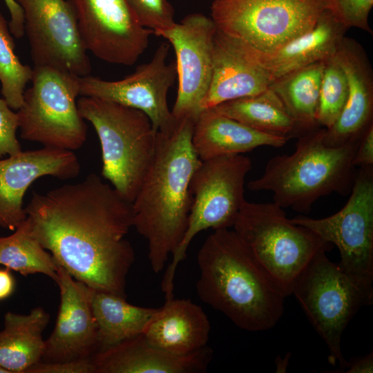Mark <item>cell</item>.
I'll list each match as a JSON object with an SVG mask.
<instances>
[{
  "label": "cell",
  "mask_w": 373,
  "mask_h": 373,
  "mask_svg": "<svg viewBox=\"0 0 373 373\" xmlns=\"http://www.w3.org/2000/svg\"><path fill=\"white\" fill-rule=\"evenodd\" d=\"M140 23L153 32L173 26L174 9L168 0H125Z\"/></svg>",
  "instance_id": "31"
},
{
  "label": "cell",
  "mask_w": 373,
  "mask_h": 373,
  "mask_svg": "<svg viewBox=\"0 0 373 373\" xmlns=\"http://www.w3.org/2000/svg\"><path fill=\"white\" fill-rule=\"evenodd\" d=\"M251 169L248 157L230 155L202 161L193 173L189 186L192 204L186 229L162 281L165 299L173 297L176 269L186 258L194 237L207 229L233 227L245 200V180Z\"/></svg>",
  "instance_id": "7"
},
{
  "label": "cell",
  "mask_w": 373,
  "mask_h": 373,
  "mask_svg": "<svg viewBox=\"0 0 373 373\" xmlns=\"http://www.w3.org/2000/svg\"><path fill=\"white\" fill-rule=\"evenodd\" d=\"M352 162L355 167L373 166V125L361 138Z\"/></svg>",
  "instance_id": "35"
},
{
  "label": "cell",
  "mask_w": 373,
  "mask_h": 373,
  "mask_svg": "<svg viewBox=\"0 0 373 373\" xmlns=\"http://www.w3.org/2000/svg\"><path fill=\"white\" fill-rule=\"evenodd\" d=\"M212 356L207 345L187 354L169 352L141 334L97 351L91 360L95 373H202Z\"/></svg>",
  "instance_id": "20"
},
{
  "label": "cell",
  "mask_w": 373,
  "mask_h": 373,
  "mask_svg": "<svg viewBox=\"0 0 373 373\" xmlns=\"http://www.w3.org/2000/svg\"><path fill=\"white\" fill-rule=\"evenodd\" d=\"M232 227L286 296L311 260L332 249V244L316 233L292 222L283 208L274 202L245 200Z\"/></svg>",
  "instance_id": "6"
},
{
  "label": "cell",
  "mask_w": 373,
  "mask_h": 373,
  "mask_svg": "<svg viewBox=\"0 0 373 373\" xmlns=\"http://www.w3.org/2000/svg\"><path fill=\"white\" fill-rule=\"evenodd\" d=\"M347 30L325 9L311 30L271 52H262L244 43L252 59L273 82L291 71L333 57Z\"/></svg>",
  "instance_id": "21"
},
{
  "label": "cell",
  "mask_w": 373,
  "mask_h": 373,
  "mask_svg": "<svg viewBox=\"0 0 373 373\" xmlns=\"http://www.w3.org/2000/svg\"><path fill=\"white\" fill-rule=\"evenodd\" d=\"M294 294L314 329L324 341L329 362L345 370L350 363L341 351V338L358 309L373 300V293L360 287L326 251L316 254L295 279Z\"/></svg>",
  "instance_id": "8"
},
{
  "label": "cell",
  "mask_w": 373,
  "mask_h": 373,
  "mask_svg": "<svg viewBox=\"0 0 373 373\" xmlns=\"http://www.w3.org/2000/svg\"><path fill=\"white\" fill-rule=\"evenodd\" d=\"M289 140L265 133L217 112L205 108L193 126L192 144L201 161L240 155L260 146H283Z\"/></svg>",
  "instance_id": "23"
},
{
  "label": "cell",
  "mask_w": 373,
  "mask_h": 373,
  "mask_svg": "<svg viewBox=\"0 0 373 373\" xmlns=\"http://www.w3.org/2000/svg\"><path fill=\"white\" fill-rule=\"evenodd\" d=\"M290 220L336 245L341 268L354 283L373 293V166L356 171L350 198L336 213L318 219L298 216Z\"/></svg>",
  "instance_id": "11"
},
{
  "label": "cell",
  "mask_w": 373,
  "mask_h": 373,
  "mask_svg": "<svg viewBox=\"0 0 373 373\" xmlns=\"http://www.w3.org/2000/svg\"><path fill=\"white\" fill-rule=\"evenodd\" d=\"M213 108L258 131L289 140L305 133L269 88L255 95L221 103Z\"/></svg>",
  "instance_id": "25"
},
{
  "label": "cell",
  "mask_w": 373,
  "mask_h": 373,
  "mask_svg": "<svg viewBox=\"0 0 373 373\" xmlns=\"http://www.w3.org/2000/svg\"><path fill=\"white\" fill-rule=\"evenodd\" d=\"M347 94L345 73L334 55L324 64L316 117L320 127L327 128L335 122L346 102Z\"/></svg>",
  "instance_id": "30"
},
{
  "label": "cell",
  "mask_w": 373,
  "mask_h": 373,
  "mask_svg": "<svg viewBox=\"0 0 373 373\" xmlns=\"http://www.w3.org/2000/svg\"><path fill=\"white\" fill-rule=\"evenodd\" d=\"M32 86L25 90L17 111L21 137L44 147L80 149L87 126L79 113V77L44 66H34Z\"/></svg>",
  "instance_id": "9"
},
{
  "label": "cell",
  "mask_w": 373,
  "mask_h": 373,
  "mask_svg": "<svg viewBox=\"0 0 373 373\" xmlns=\"http://www.w3.org/2000/svg\"><path fill=\"white\" fill-rule=\"evenodd\" d=\"M56 283L60 304L55 328L45 341L42 362L90 358L98 350L97 328L91 303V288L58 266Z\"/></svg>",
  "instance_id": "16"
},
{
  "label": "cell",
  "mask_w": 373,
  "mask_h": 373,
  "mask_svg": "<svg viewBox=\"0 0 373 373\" xmlns=\"http://www.w3.org/2000/svg\"><path fill=\"white\" fill-rule=\"evenodd\" d=\"M4 2L10 15V31L14 37L21 38L24 35L23 11L15 0H4Z\"/></svg>",
  "instance_id": "36"
},
{
  "label": "cell",
  "mask_w": 373,
  "mask_h": 373,
  "mask_svg": "<svg viewBox=\"0 0 373 373\" xmlns=\"http://www.w3.org/2000/svg\"><path fill=\"white\" fill-rule=\"evenodd\" d=\"M373 0H326V9L347 29L357 28L372 35L368 19Z\"/></svg>",
  "instance_id": "32"
},
{
  "label": "cell",
  "mask_w": 373,
  "mask_h": 373,
  "mask_svg": "<svg viewBox=\"0 0 373 373\" xmlns=\"http://www.w3.org/2000/svg\"><path fill=\"white\" fill-rule=\"evenodd\" d=\"M195 121L175 119L157 131L151 164L132 204L133 225L148 244L154 273L160 272L186 229L192 197L190 182L201 163L192 144Z\"/></svg>",
  "instance_id": "2"
},
{
  "label": "cell",
  "mask_w": 373,
  "mask_h": 373,
  "mask_svg": "<svg viewBox=\"0 0 373 373\" xmlns=\"http://www.w3.org/2000/svg\"><path fill=\"white\" fill-rule=\"evenodd\" d=\"M347 373H367L373 371V354L372 353L366 356L349 364L345 370Z\"/></svg>",
  "instance_id": "38"
},
{
  "label": "cell",
  "mask_w": 373,
  "mask_h": 373,
  "mask_svg": "<svg viewBox=\"0 0 373 373\" xmlns=\"http://www.w3.org/2000/svg\"><path fill=\"white\" fill-rule=\"evenodd\" d=\"M90 303L99 350L142 334L156 308L133 305L126 298L91 288Z\"/></svg>",
  "instance_id": "26"
},
{
  "label": "cell",
  "mask_w": 373,
  "mask_h": 373,
  "mask_svg": "<svg viewBox=\"0 0 373 373\" xmlns=\"http://www.w3.org/2000/svg\"><path fill=\"white\" fill-rule=\"evenodd\" d=\"M324 64L319 61L298 68L269 86L305 133L320 127L316 117Z\"/></svg>",
  "instance_id": "27"
},
{
  "label": "cell",
  "mask_w": 373,
  "mask_h": 373,
  "mask_svg": "<svg viewBox=\"0 0 373 373\" xmlns=\"http://www.w3.org/2000/svg\"><path fill=\"white\" fill-rule=\"evenodd\" d=\"M23 15L24 35L34 66L66 71L78 77L92 67L82 42L70 0H15Z\"/></svg>",
  "instance_id": "12"
},
{
  "label": "cell",
  "mask_w": 373,
  "mask_h": 373,
  "mask_svg": "<svg viewBox=\"0 0 373 373\" xmlns=\"http://www.w3.org/2000/svg\"><path fill=\"white\" fill-rule=\"evenodd\" d=\"M15 49L8 23L0 12L1 93L9 106L18 111L22 105L25 88L31 80L33 70L20 61Z\"/></svg>",
  "instance_id": "29"
},
{
  "label": "cell",
  "mask_w": 373,
  "mask_h": 373,
  "mask_svg": "<svg viewBox=\"0 0 373 373\" xmlns=\"http://www.w3.org/2000/svg\"><path fill=\"white\" fill-rule=\"evenodd\" d=\"M0 265L23 276L44 274L55 282L57 265L35 237L28 218L10 236L0 237Z\"/></svg>",
  "instance_id": "28"
},
{
  "label": "cell",
  "mask_w": 373,
  "mask_h": 373,
  "mask_svg": "<svg viewBox=\"0 0 373 373\" xmlns=\"http://www.w3.org/2000/svg\"><path fill=\"white\" fill-rule=\"evenodd\" d=\"M195 288L200 299L248 332L272 328L286 296L233 230H214L202 247Z\"/></svg>",
  "instance_id": "3"
},
{
  "label": "cell",
  "mask_w": 373,
  "mask_h": 373,
  "mask_svg": "<svg viewBox=\"0 0 373 373\" xmlns=\"http://www.w3.org/2000/svg\"><path fill=\"white\" fill-rule=\"evenodd\" d=\"M15 287L16 282L11 270L7 267L0 268V301L11 296Z\"/></svg>",
  "instance_id": "37"
},
{
  "label": "cell",
  "mask_w": 373,
  "mask_h": 373,
  "mask_svg": "<svg viewBox=\"0 0 373 373\" xmlns=\"http://www.w3.org/2000/svg\"><path fill=\"white\" fill-rule=\"evenodd\" d=\"M169 44L157 47L151 60L122 79L107 81L90 75L79 77V95L113 102L144 112L154 130L171 129L175 119L167 104V94L177 79L175 61L166 62Z\"/></svg>",
  "instance_id": "13"
},
{
  "label": "cell",
  "mask_w": 373,
  "mask_h": 373,
  "mask_svg": "<svg viewBox=\"0 0 373 373\" xmlns=\"http://www.w3.org/2000/svg\"><path fill=\"white\" fill-rule=\"evenodd\" d=\"M272 79L249 55L242 41L216 28L213 40V70L202 110L267 90Z\"/></svg>",
  "instance_id": "19"
},
{
  "label": "cell",
  "mask_w": 373,
  "mask_h": 373,
  "mask_svg": "<svg viewBox=\"0 0 373 373\" xmlns=\"http://www.w3.org/2000/svg\"><path fill=\"white\" fill-rule=\"evenodd\" d=\"M80 169L73 151L50 147L21 151L0 160V227L15 231L26 218L23 199L36 180L44 176L71 179Z\"/></svg>",
  "instance_id": "17"
},
{
  "label": "cell",
  "mask_w": 373,
  "mask_h": 373,
  "mask_svg": "<svg viewBox=\"0 0 373 373\" xmlns=\"http://www.w3.org/2000/svg\"><path fill=\"white\" fill-rule=\"evenodd\" d=\"M77 104L99 140L102 175L132 203L155 154L157 132L150 118L140 110L92 97L81 96Z\"/></svg>",
  "instance_id": "5"
},
{
  "label": "cell",
  "mask_w": 373,
  "mask_h": 373,
  "mask_svg": "<svg viewBox=\"0 0 373 373\" xmlns=\"http://www.w3.org/2000/svg\"><path fill=\"white\" fill-rule=\"evenodd\" d=\"M326 0H213L216 28L254 49L269 52L311 30Z\"/></svg>",
  "instance_id": "10"
},
{
  "label": "cell",
  "mask_w": 373,
  "mask_h": 373,
  "mask_svg": "<svg viewBox=\"0 0 373 373\" xmlns=\"http://www.w3.org/2000/svg\"><path fill=\"white\" fill-rule=\"evenodd\" d=\"M0 373H10V372L1 365H0Z\"/></svg>",
  "instance_id": "39"
},
{
  "label": "cell",
  "mask_w": 373,
  "mask_h": 373,
  "mask_svg": "<svg viewBox=\"0 0 373 373\" xmlns=\"http://www.w3.org/2000/svg\"><path fill=\"white\" fill-rule=\"evenodd\" d=\"M335 57L345 73L348 94L340 115L325 130L324 142L332 147L359 141L373 125V72L364 48L345 37Z\"/></svg>",
  "instance_id": "18"
},
{
  "label": "cell",
  "mask_w": 373,
  "mask_h": 373,
  "mask_svg": "<svg viewBox=\"0 0 373 373\" xmlns=\"http://www.w3.org/2000/svg\"><path fill=\"white\" fill-rule=\"evenodd\" d=\"M216 26L211 17L192 13L153 35L166 39L176 56L178 94L171 114L175 119L195 122L202 111L212 77L213 40Z\"/></svg>",
  "instance_id": "14"
},
{
  "label": "cell",
  "mask_w": 373,
  "mask_h": 373,
  "mask_svg": "<svg viewBox=\"0 0 373 373\" xmlns=\"http://www.w3.org/2000/svg\"><path fill=\"white\" fill-rule=\"evenodd\" d=\"M32 233L56 264L94 289L126 298L135 251L125 238L132 204L102 178L89 174L45 193L25 207Z\"/></svg>",
  "instance_id": "1"
},
{
  "label": "cell",
  "mask_w": 373,
  "mask_h": 373,
  "mask_svg": "<svg viewBox=\"0 0 373 373\" xmlns=\"http://www.w3.org/2000/svg\"><path fill=\"white\" fill-rule=\"evenodd\" d=\"M325 130L319 127L303 134L293 153L270 158L261 176L249 182V189L271 191L274 202L305 213L323 196L350 193L356 172L352 161L360 140L329 146L324 142Z\"/></svg>",
  "instance_id": "4"
},
{
  "label": "cell",
  "mask_w": 373,
  "mask_h": 373,
  "mask_svg": "<svg viewBox=\"0 0 373 373\" xmlns=\"http://www.w3.org/2000/svg\"><path fill=\"white\" fill-rule=\"evenodd\" d=\"M211 325L202 308L189 299L171 298L156 308L142 332L152 345L177 354L205 346Z\"/></svg>",
  "instance_id": "22"
},
{
  "label": "cell",
  "mask_w": 373,
  "mask_h": 373,
  "mask_svg": "<svg viewBox=\"0 0 373 373\" xmlns=\"http://www.w3.org/2000/svg\"><path fill=\"white\" fill-rule=\"evenodd\" d=\"M26 373H95V367L90 357L54 363L39 361L31 366Z\"/></svg>",
  "instance_id": "34"
},
{
  "label": "cell",
  "mask_w": 373,
  "mask_h": 373,
  "mask_svg": "<svg viewBox=\"0 0 373 373\" xmlns=\"http://www.w3.org/2000/svg\"><path fill=\"white\" fill-rule=\"evenodd\" d=\"M86 50L106 62L131 66L153 31L144 27L125 0H70Z\"/></svg>",
  "instance_id": "15"
},
{
  "label": "cell",
  "mask_w": 373,
  "mask_h": 373,
  "mask_svg": "<svg viewBox=\"0 0 373 373\" xmlns=\"http://www.w3.org/2000/svg\"><path fill=\"white\" fill-rule=\"evenodd\" d=\"M19 126L17 112H14L6 101L0 98V157L13 155L22 151L16 134Z\"/></svg>",
  "instance_id": "33"
},
{
  "label": "cell",
  "mask_w": 373,
  "mask_h": 373,
  "mask_svg": "<svg viewBox=\"0 0 373 373\" xmlns=\"http://www.w3.org/2000/svg\"><path fill=\"white\" fill-rule=\"evenodd\" d=\"M49 320L41 307L27 314L6 312L0 331V365L10 373H26L41 361L45 350L42 334Z\"/></svg>",
  "instance_id": "24"
}]
</instances>
